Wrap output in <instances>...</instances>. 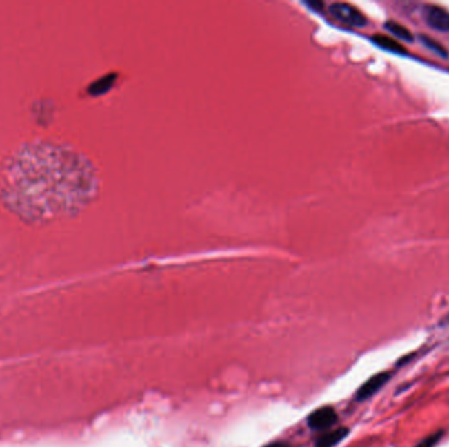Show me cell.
Segmentation results:
<instances>
[{"label": "cell", "mask_w": 449, "mask_h": 447, "mask_svg": "<svg viewBox=\"0 0 449 447\" xmlns=\"http://www.w3.org/2000/svg\"><path fill=\"white\" fill-rule=\"evenodd\" d=\"M264 447H290V445L288 442H284V441H276V442L268 444Z\"/></svg>", "instance_id": "obj_11"}, {"label": "cell", "mask_w": 449, "mask_h": 447, "mask_svg": "<svg viewBox=\"0 0 449 447\" xmlns=\"http://www.w3.org/2000/svg\"><path fill=\"white\" fill-rule=\"evenodd\" d=\"M419 40H421V42H422L423 45H424L427 49L432 50L435 54L440 55V56H443V58H448V52H447V49H446L440 42L434 40L432 37L426 36V34H421V36H419Z\"/></svg>", "instance_id": "obj_9"}, {"label": "cell", "mask_w": 449, "mask_h": 447, "mask_svg": "<svg viewBox=\"0 0 449 447\" xmlns=\"http://www.w3.org/2000/svg\"><path fill=\"white\" fill-rule=\"evenodd\" d=\"M385 29L388 32H390L393 36L398 37L399 40L405 41V42H414V36L412 33L408 30V28L398 24L397 21L389 20L388 23H385Z\"/></svg>", "instance_id": "obj_8"}, {"label": "cell", "mask_w": 449, "mask_h": 447, "mask_svg": "<svg viewBox=\"0 0 449 447\" xmlns=\"http://www.w3.org/2000/svg\"><path fill=\"white\" fill-rule=\"evenodd\" d=\"M95 185L94 169L78 151L39 141L21 146L8 159L0 194L20 219L43 225L81 210Z\"/></svg>", "instance_id": "obj_1"}, {"label": "cell", "mask_w": 449, "mask_h": 447, "mask_svg": "<svg viewBox=\"0 0 449 447\" xmlns=\"http://www.w3.org/2000/svg\"><path fill=\"white\" fill-rule=\"evenodd\" d=\"M443 435H444L443 430H437L436 433L430 434L426 438H423L422 441L414 447H435L436 444L443 438Z\"/></svg>", "instance_id": "obj_10"}, {"label": "cell", "mask_w": 449, "mask_h": 447, "mask_svg": "<svg viewBox=\"0 0 449 447\" xmlns=\"http://www.w3.org/2000/svg\"><path fill=\"white\" fill-rule=\"evenodd\" d=\"M372 41L383 50H388V52H392V53H398V54H405L406 53V49L399 42H397L393 39L388 37V36L375 34V36H372Z\"/></svg>", "instance_id": "obj_7"}, {"label": "cell", "mask_w": 449, "mask_h": 447, "mask_svg": "<svg viewBox=\"0 0 449 447\" xmlns=\"http://www.w3.org/2000/svg\"><path fill=\"white\" fill-rule=\"evenodd\" d=\"M423 17L428 27L439 32H449V11L443 7L427 4L423 8Z\"/></svg>", "instance_id": "obj_3"}, {"label": "cell", "mask_w": 449, "mask_h": 447, "mask_svg": "<svg viewBox=\"0 0 449 447\" xmlns=\"http://www.w3.org/2000/svg\"><path fill=\"white\" fill-rule=\"evenodd\" d=\"M330 14L338 21L346 25L354 28L366 27L368 24L367 17L361 11L348 3H334L330 6Z\"/></svg>", "instance_id": "obj_2"}, {"label": "cell", "mask_w": 449, "mask_h": 447, "mask_svg": "<svg viewBox=\"0 0 449 447\" xmlns=\"http://www.w3.org/2000/svg\"><path fill=\"white\" fill-rule=\"evenodd\" d=\"M350 433V430L347 428H338L334 430L326 432L322 435H319L315 439V447H334L337 446L339 442H341L347 435Z\"/></svg>", "instance_id": "obj_6"}, {"label": "cell", "mask_w": 449, "mask_h": 447, "mask_svg": "<svg viewBox=\"0 0 449 447\" xmlns=\"http://www.w3.org/2000/svg\"><path fill=\"white\" fill-rule=\"evenodd\" d=\"M338 421V415L332 406H322L309 416L308 425L312 430H326Z\"/></svg>", "instance_id": "obj_4"}, {"label": "cell", "mask_w": 449, "mask_h": 447, "mask_svg": "<svg viewBox=\"0 0 449 447\" xmlns=\"http://www.w3.org/2000/svg\"><path fill=\"white\" fill-rule=\"evenodd\" d=\"M392 378V374L389 371H382L373 377H370L369 380L356 391V400L357 402H364L369 397H372L375 393H379L382 387L388 383V380Z\"/></svg>", "instance_id": "obj_5"}]
</instances>
